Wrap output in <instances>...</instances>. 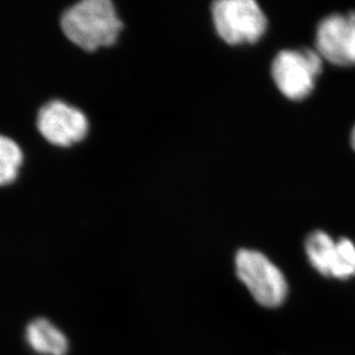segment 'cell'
<instances>
[{
	"label": "cell",
	"mask_w": 355,
	"mask_h": 355,
	"mask_svg": "<svg viewBox=\"0 0 355 355\" xmlns=\"http://www.w3.org/2000/svg\"><path fill=\"white\" fill-rule=\"evenodd\" d=\"M24 155L19 145L10 138L0 136V185L15 181Z\"/></svg>",
	"instance_id": "9"
},
{
	"label": "cell",
	"mask_w": 355,
	"mask_h": 355,
	"mask_svg": "<svg viewBox=\"0 0 355 355\" xmlns=\"http://www.w3.org/2000/svg\"><path fill=\"white\" fill-rule=\"evenodd\" d=\"M321 71V55L309 49L281 51L272 64V80L290 101L309 97Z\"/></svg>",
	"instance_id": "4"
},
{
	"label": "cell",
	"mask_w": 355,
	"mask_h": 355,
	"mask_svg": "<svg viewBox=\"0 0 355 355\" xmlns=\"http://www.w3.org/2000/svg\"><path fill=\"white\" fill-rule=\"evenodd\" d=\"M61 28L73 43L91 52L113 45L122 22L110 0H84L64 12Z\"/></svg>",
	"instance_id": "1"
},
{
	"label": "cell",
	"mask_w": 355,
	"mask_h": 355,
	"mask_svg": "<svg viewBox=\"0 0 355 355\" xmlns=\"http://www.w3.org/2000/svg\"><path fill=\"white\" fill-rule=\"evenodd\" d=\"M305 250L313 268L322 275L338 279L355 276V245L349 238L334 241L316 230L306 239Z\"/></svg>",
	"instance_id": "5"
},
{
	"label": "cell",
	"mask_w": 355,
	"mask_h": 355,
	"mask_svg": "<svg viewBox=\"0 0 355 355\" xmlns=\"http://www.w3.org/2000/svg\"><path fill=\"white\" fill-rule=\"evenodd\" d=\"M237 276L255 302L268 309H275L284 302L288 283L283 272L261 252L239 250L235 259Z\"/></svg>",
	"instance_id": "2"
},
{
	"label": "cell",
	"mask_w": 355,
	"mask_h": 355,
	"mask_svg": "<svg viewBox=\"0 0 355 355\" xmlns=\"http://www.w3.org/2000/svg\"><path fill=\"white\" fill-rule=\"evenodd\" d=\"M351 144H352L353 150L355 151V125L353 128L352 134H351Z\"/></svg>",
	"instance_id": "10"
},
{
	"label": "cell",
	"mask_w": 355,
	"mask_h": 355,
	"mask_svg": "<svg viewBox=\"0 0 355 355\" xmlns=\"http://www.w3.org/2000/svg\"><path fill=\"white\" fill-rule=\"evenodd\" d=\"M28 345L42 355H66L69 349L68 339L60 329L46 318H36L26 330Z\"/></svg>",
	"instance_id": "8"
},
{
	"label": "cell",
	"mask_w": 355,
	"mask_h": 355,
	"mask_svg": "<svg viewBox=\"0 0 355 355\" xmlns=\"http://www.w3.org/2000/svg\"><path fill=\"white\" fill-rule=\"evenodd\" d=\"M211 15L218 36L232 45L255 43L267 31V17L253 0H218Z\"/></svg>",
	"instance_id": "3"
},
{
	"label": "cell",
	"mask_w": 355,
	"mask_h": 355,
	"mask_svg": "<svg viewBox=\"0 0 355 355\" xmlns=\"http://www.w3.org/2000/svg\"><path fill=\"white\" fill-rule=\"evenodd\" d=\"M316 52L340 67L355 66V12L331 14L318 24Z\"/></svg>",
	"instance_id": "6"
},
{
	"label": "cell",
	"mask_w": 355,
	"mask_h": 355,
	"mask_svg": "<svg viewBox=\"0 0 355 355\" xmlns=\"http://www.w3.org/2000/svg\"><path fill=\"white\" fill-rule=\"evenodd\" d=\"M38 130L51 144L71 146L87 136L89 122L78 110L54 101L40 108L37 120Z\"/></svg>",
	"instance_id": "7"
}]
</instances>
